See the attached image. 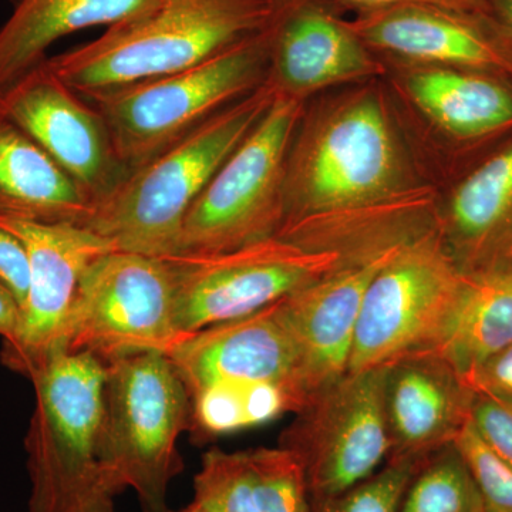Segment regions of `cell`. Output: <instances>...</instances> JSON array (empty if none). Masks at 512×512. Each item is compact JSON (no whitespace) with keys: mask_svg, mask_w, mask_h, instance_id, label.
Instances as JSON below:
<instances>
[{"mask_svg":"<svg viewBox=\"0 0 512 512\" xmlns=\"http://www.w3.org/2000/svg\"><path fill=\"white\" fill-rule=\"evenodd\" d=\"M402 163L376 94L333 107L293 141L278 237L326 249L403 208Z\"/></svg>","mask_w":512,"mask_h":512,"instance_id":"6da1fadb","label":"cell"},{"mask_svg":"<svg viewBox=\"0 0 512 512\" xmlns=\"http://www.w3.org/2000/svg\"><path fill=\"white\" fill-rule=\"evenodd\" d=\"M281 0H157L45 63L86 97L181 72L268 28Z\"/></svg>","mask_w":512,"mask_h":512,"instance_id":"7a4b0ae2","label":"cell"},{"mask_svg":"<svg viewBox=\"0 0 512 512\" xmlns=\"http://www.w3.org/2000/svg\"><path fill=\"white\" fill-rule=\"evenodd\" d=\"M275 100L268 83L205 121L160 156L130 171L94 204L83 227L117 251L168 258L194 202Z\"/></svg>","mask_w":512,"mask_h":512,"instance_id":"3957f363","label":"cell"},{"mask_svg":"<svg viewBox=\"0 0 512 512\" xmlns=\"http://www.w3.org/2000/svg\"><path fill=\"white\" fill-rule=\"evenodd\" d=\"M104 377V363L86 353H60L30 377L29 512H117L101 460Z\"/></svg>","mask_w":512,"mask_h":512,"instance_id":"277c9868","label":"cell"},{"mask_svg":"<svg viewBox=\"0 0 512 512\" xmlns=\"http://www.w3.org/2000/svg\"><path fill=\"white\" fill-rule=\"evenodd\" d=\"M106 366L101 460L117 495L133 490L144 512H170L168 491L184 471L177 443L192 403L170 357L133 353Z\"/></svg>","mask_w":512,"mask_h":512,"instance_id":"5b68a950","label":"cell"},{"mask_svg":"<svg viewBox=\"0 0 512 512\" xmlns=\"http://www.w3.org/2000/svg\"><path fill=\"white\" fill-rule=\"evenodd\" d=\"M271 25L190 69L84 97L109 128L114 150L136 170L266 82Z\"/></svg>","mask_w":512,"mask_h":512,"instance_id":"8992f818","label":"cell"},{"mask_svg":"<svg viewBox=\"0 0 512 512\" xmlns=\"http://www.w3.org/2000/svg\"><path fill=\"white\" fill-rule=\"evenodd\" d=\"M302 116V100L275 93L264 117L192 205L175 255L218 254L278 237L288 158Z\"/></svg>","mask_w":512,"mask_h":512,"instance_id":"52a82bcc","label":"cell"},{"mask_svg":"<svg viewBox=\"0 0 512 512\" xmlns=\"http://www.w3.org/2000/svg\"><path fill=\"white\" fill-rule=\"evenodd\" d=\"M461 278L437 225L404 241L367 286L349 373L436 349L453 315Z\"/></svg>","mask_w":512,"mask_h":512,"instance_id":"ba28073f","label":"cell"},{"mask_svg":"<svg viewBox=\"0 0 512 512\" xmlns=\"http://www.w3.org/2000/svg\"><path fill=\"white\" fill-rule=\"evenodd\" d=\"M164 261L173 282L175 326L183 335L251 315L345 264L339 252L281 237Z\"/></svg>","mask_w":512,"mask_h":512,"instance_id":"9c48e42d","label":"cell"},{"mask_svg":"<svg viewBox=\"0 0 512 512\" xmlns=\"http://www.w3.org/2000/svg\"><path fill=\"white\" fill-rule=\"evenodd\" d=\"M181 336L167 262L114 249L84 272L63 353H86L107 365L133 353L167 355Z\"/></svg>","mask_w":512,"mask_h":512,"instance_id":"30bf717a","label":"cell"},{"mask_svg":"<svg viewBox=\"0 0 512 512\" xmlns=\"http://www.w3.org/2000/svg\"><path fill=\"white\" fill-rule=\"evenodd\" d=\"M383 366L348 373L293 414L279 437L301 464L311 508L362 483L389 457Z\"/></svg>","mask_w":512,"mask_h":512,"instance_id":"8fae6325","label":"cell"},{"mask_svg":"<svg viewBox=\"0 0 512 512\" xmlns=\"http://www.w3.org/2000/svg\"><path fill=\"white\" fill-rule=\"evenodd\" d=\"M0 227L22 242L30 272L18 330L2 342L0 362L30 380L63 353L64 330L84 272L114 248L82 225L0 218Z\"/></svg>","mask_w":512,"mask_h":512,"instance_id":"7c38bea8","label":"cell"},{"mask_svg":"<svg viewBox=\"0 0 512 512\" xmlns=\"http://www.w3.org/2000/svg\"><path fill=\"white\" fill-rule=\"evenodd\" d=\"M0 111L92 198L110 194L130 171L103 116L43 62L0 94Z\"/></svg>","mask_w":512,"mask_h":512,"instance_id":"4fadbf2b","label":"cell"},{"mask_svg":"<svg viewBox=\"0 0 512 512\" xmlns=\"http://www.w3.org/2000/svg\"><path fill=\"white\" fill-rule=\"evenodd\" d=\"M167 356L190 397L218 384L269 383L288 390L299 410L305 406L298 353L279 301L251 315L184 333Z\"/></svg>","mask_w":512,"mask_h":512,"instance_id":"5bb4252c","label":"cell"},{"mask_svg":"<svg viewBox=\"0 0 512 512\" xmlns=\"http://www.w3.org/2000/svg\"><path fill=\"white\" fill-rule=\"evenodd\" d=\"M348 22L375 53L421 66L478 70L512 80V52L487 16L402 3L359 9Z\"/></svg>","mask_w":512,"mask_h":512,"instance_id":"9a60e30c","label":"cell"},{"mask_svg":"<svg viewBox=\"0 0 512 512\" xmlns=\"http://www.w3.org/2000/svg\"><path fill=\"white\" fill-rule=\"evenodd\" d=\"M403 242L366 258L346 261L319 281L279 301L298 353L299 380L306 403L348 375L367 286Z\"/></svg>","mask_w":512,"mask_h":512,"instance_id":"2e32d148","label":"cell"},{"mask_svg":"<svg viewBox=\"0 0 512 512\" xmlns=\"http://www.w3.org/2000/svg\"><path fill=\"white\" fill-rule=\"evenodd\" d=\"M384 73L376 53L348 20L319 0H281L271 22L266 83L276 94L303 100L326 87Z\"/></svg>","mask_w":512,"mask_h":512,"instance_id":"e0dca14e","label":"cell"},{"mask_svg":"<svg viewBox=\"0 0 512 512\" xmlns=\"http://www.w3.org/2000/svg\"><path fill=\"white\" fill-rule=\"evenodd\" d=\"M476 392L444 357L419 352L383 366L387 461H426L456 443L471 420Z\"/></svg>","mask_w":512,"mask_h":512,"instance_id":"ac0fdd59","label":"cell"},{"mask_svg":"<svg viewBox=\"0 0 512 512\" xmlns=\"http://www.w3.org/2000/svg\"><path fill=\"white\" fill-rule=\"evenodd\" d=\"M437 228L461 274L512 261V134L460 178Z\"/></svg>","mask_w":512,"mask_h":512,"instance_id":"d6986e66","label":"cell"},{"mask_svg":"<svg viewBox=\"0 0 512 512\" xmlns=\"http://www.w3.org/2000/svg\"><path fill=\"white\" fill-rule=\"evenodd\" d=\"M409 76L414 104L453 140L481 150L512 134L511 79L441 66H423Z\"/></svg>","mask_w":512,"mask_h":512,"instance_id":"ffe728a7","label":"cell"},{"mask_svg":"<svg viewBox=\"0 0 512 512\" xmlns=\"http://www.w3.org/2000/svg\"><path fill=\"white\" fill-rule=\"evenodd\" d=\"M92 198L0 111V218L84 225Z\"/></svg>","mask_w":512,"mask_h":512,"instance_id":"44dd1931","label":"cell"},{"mask_svg":"<svg viewBox=\"0 0 512 512\" xmlns=\"http://www.w3.org/2000/svg\"><path fill=\"white\" fill-rule=\"evenodd\" d=\"M157 0H19L0 28V94L47 59L57 40L133 18Z\"/></svg>","mask_w":512,"mask_h":512,"instance_id":"7402d4cb","label":"cell"},{"mask_svg":"<svg viewBox=\"0 0 512 512\" xmlns=\"http://www.w3.org/2000/svg\"><path fill=\"white\" fill-rule=\"evenodd\" d=\"M512 343V261L463 274L439 353L466 379Z\"/></svg>","mask_w":512,"mask_h":512,"instance_id":"603a6c76","label":"cell"},{"mask_svg":"<svg viewBox=\"0 0 512 512\" xmlns=\"http://www.w3.org/2000/svg\"><path fill=\"white\" fill-rule=\"evenodd\" d=\"M191 403L190 433L197 443L261 426L299 410L288 390L269 383L218 384L192 396Z\"/></svg>","mask_w":512,"mask_h":512,"instance_id":"cb8c5ba5","label":"cell"},{"mask_svg":"<svg viewBox=\"0 0 512 512\" xmlns=\"http://www.w3.org/2000/svg\"><path fill=\"white\" fill-rule=\"evenodd\" d=\"M192 487V501L202 512H265L264 487L252 448L205 451Z\"/></svg>","mask_w":512,"mask_h":512,"instance_id":"d4e9b609","label":"cell"},{"mask_svg":"<svg viewBox=\"0 0 512 512\" xmlns=\"http://www.w3.org/2000/svg\"><path fill=\"white\" fill-rule=\"evenodd\" d=\"M397 512H485L476 480L454 444L423 464Z\"/></svg>","mask_w":512,"mask_h":512,"instance_id":"484cf974","label":"cell"},{"mask_svg":"<svg viewBox=\"0 0 512 512\" xmlns=\"http://www.w3.org/2000/svg\"><path fill=\"white\" fill-rule=\"evenodd\" d=\"M426 461H386L362 483L312 507L311 512H397L407 488Z\"/></svg>","mask_w":512,"mask_h":512,"instance_id":"4316f807","label":"cell"},{"mask_svg":"<svg viewBox=\"0 0 512 512\" xmlns=\"http://www.w3.org/2000/svg\"><path fill=\"white\" fill-rule=\"evenodd\" d=\"M262 487L265 512H311L301 464L285 448H252Z\"/></svg>","mask_w":512,"mask_h":512,"instance_id":"83f0119b","label":"cell"},{"mask_svg":"<svg viewBox=\"0 0 512 512\" xmlns=\"http://www.w3.org/2000/svg\"><path fill=\"white\" fill-rule=\"evenodd\" d=\"M454 446L476 480L485 512H512V466L480 439L471 420Z\"/></svg>","mask_w":512,"mask_h":512,"instance_id":"f1b7e54d","label":"cell"},{"mask_svg":"<svg viewBox=\"0 0 512 512\" xmlns=\"http://www.w3.org/2000/svg\"><path fill=\"white\" fill-rule=\"evenodd\" d=\"M471 426L498 457L512 466V399L476 393Z\"/></svg>","mask_w":512,"mask_h":512,"instance_id":"f546056e","label":"cell"},{"mask_svg":"<svg viewBox=\"0 0 512 512\" xmlns=\"http://www.w3.org/2000/svg\"><path fill=\"white\" fill-rule=\"evenodd\" d=\"M28 252L15 235L0 227V284L18 299L20 308L29 289Z\"/></svg>","mask_w":512,"mask_h":512,"instance_id":"4dcf8cb0","label":"cell"},{"mask_svg":"<svg viewBox=\"0 0 512 512\" xmlns=\"http://www.w3.org/2000/svg\"><path fill=\"white\" fill-rule=\"evenodd\" d=\"M466 380L476 393L512 399V343L481 363Z\"/></svg>","mask_w":512,"mask_h":512,"instance_id":"1f68e13d","label":"cell"},{"mask_svg":"<svg viewBox=\"0 0 512 512\" xmlns=\"http://www.w3.org/2000/svg\"><path fill=\"white\" fill-rule=\"evenodd\" d=\"M339 2L348 3L357 9L383 8V6L402 5V3H423V5L440 6V8L468 13V15L490 18L485 0H339Z\"/></svg>","mask_w":512,"mask_h":512,"instance_id":"d6a6232c","label":"cell"},{"mask_svg":"<svg viewBox=\"0 0 512 512\" xmlns=\"http://www.w3.org/2000/svg\"><path fill=\"white\" fill-rule=\"evenodd\" d=\"M20 305L18 299L5 285L0 284V338L12 339L18 330Z\"/></svg>","mask_w":512,"mask_h":512,"instance_id":"836d02e7","label":"cell"},{"mask_svg":"<svg viewBox=\"0 0 512 512\" xmlns=\"http://www.w3.org/2000/svg\"><path fill=\"white\" fill-rule=\"evenodd\" d=\"M488 15L512 52V0H485Z\"/></svg>","mask_w":512,"mask_h":512,"instance_id":"e575fe53","label":"cell"},{"mask_svg":"<svg viewBox=\"0 0 512 512\" xmlns=\"http://www.w3.org/2000/svg\"><path fill=\"white\" fill-rule=\"evenodd\" d=\"M170 512H202V511H201V508L198 507L197 503H194V501H191L190 504L185 505V507L181 508V510H177V511L171 510Z\"/></svg>","mask_w":512,"mask_h":512,"instance_id":"d590c367","label":"cell"},{"mask_svg":"<svg viewBox=\"0 0 512 512\" xmlns=\"http://www.w3.org/2000/svg\"><path fill=\"white\" fill-rule=\"evenodd\" d=\"M10 2H12V3H13V5H16V3H18V2H19V0H10Z\"/></svg>","mask_w":512,"mask_h":512,"instance_id":"8d00e7d4","label":"cell"}]
</instances>
